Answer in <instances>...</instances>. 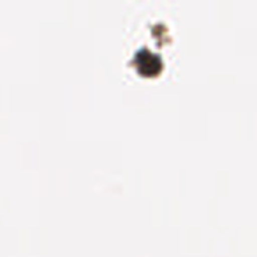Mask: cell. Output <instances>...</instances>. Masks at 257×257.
I'll return each instance as SVG.
<instances>
[{
  "label": "cell",
  "mask_w": 257,
  "mask_h": 257,
  "mask_svg": "<svg viewBox=\"0 0 257 257\" xmlns=\"http://www.w3.org/2000/svg\"><path fill=\"white\" fill-rule=\"evenodd\" d=\"M143 53L147 55V62H145V58H141L140 55H138V62L143 60L141 71H143V72H154V71H157V67L161 65V62L157 60V57H155L154 53H150L148 50H143Z\"/></svg>",
  "instance_id": "cell-1"
}]
</instances>
